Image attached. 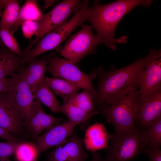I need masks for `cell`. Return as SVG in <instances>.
Instances as JSON below:
<instances>
[{
  "mask_svg": "<svg viewBox=\"0 0 161 161\" xmlns=\"http://www.w3.org/2000/svg\"><path fill=\"white\" fill-rule=\"evenodd\" d=\"M151 49L143 58H140L123 68L116 69L112 66L109 70H104L101 67L93 70L98 78L97 95L94 100L100 106L110 104L127 94L132 89L138 87V77L158 52Z\"/></svg>",
  "mask_w": 161,
  "mask_h": 161,
  "instance_id": "obj_1",
  "label": "cell"
},
{
  "mask_svg": "<svg viewBox=\"0 0 161 161\" xmlns=\"http://www.w3.org/2000/svg\"><path fill=\"white\" fill-rule=\"evenodd\" d=\"M99 1H94L92 7H88L84 13L85 20L89 21L102 38L116 46V43L127 42V37H115L116 27L119 21L126 14L136 7L150 5L151 0H121L101 5Z\"/></svg>",
  "mask_w": 161,
  "mask_h": 161,
  "instance_id": "obj_2",
  "label": "cell"
},
{
  "mask_svg": "<svg viewBox=\"0 0 161 161\" xmlns=\"http://www.w3.org/2000/svg\"><path fill=\"white\" fill-rule=\"evenodd\" d=\"M105 149V161H130L137 157L148 144L145 130L135 128L110 135Z\"/></svg>",
  "mask_w": 161,
  "mask_h": 161,
  "instance_id": "obj_3",
  "label": "cell"
},
{
  "mask_svg": "<svg viewBox=\"0 0 161 161\" xmlns=\"http://www.w3.org/2000/svg\"><path fill=\"white\" fill-rule=\"evenodd\" d=\"M138 88L132 89L110 104L99 106L106 122L113 125L116 132L135 128Z\"/></svg>",
  "mask_w": 161,
  "mask_h": 161,
  "instance_id": "obj_4",
  "label": "cell"
},
{
  "mask_svg": "<svg viewBox=\"0 0 161 161\" xmlns=\"http://www.w3.org/2000/svg\"><path fill=\"white\" fill-rule=\"evenodd\" d=\"M81 29L72 35L66 42L61 51V55L74 64H77L86 56L95 53L99 44L115 50L116 47L109 41L94 34L91 25L81 24Z\"/></svg>",
  "mask_w": 161,
  "mask_h": 161,
  "instance_id": "obj_5",
  "label": "cell"
},
{
  "mask_svg": "<svg viewBox=\"0 0 161 161\" xmlns=\"http://www.w3.org/2000/svg\"><path fill=\"white\" fill-rule=\"evenodd\" d=\"M84 4V0H64L48 13L43 14L38 22L39 27L35 35L36 37L30 43L25 50L28 51L31 49L44 36L65 24L69 16L81 7Z\"/></svg>",
  "mask_w": 161,
  "mask_h": 161,
  "instance_id": "obj_6",
  "label": "cell"
},
{
  "mask_svg": "<svg viewBox=\"0 0 161 161\" xmlns=\"http://www.w3.org/2000/svg\"><path fill=\"white\" fill-rule=\"evenodd\" d=\"M46 71L55 77L61 78L81 89L89 91L93 95L94 100L96 98L97 92L92 82L93 79L96 78L93 70L89 75H87L70 61L54 55L50 59Z\"/></svg>",
  "mask_w": 161,
  "mask_h": 161,
  "instance_id": "obj_7",
  "label": "cell"
},
{
  "mask_svg": "<svg viewBox=\"0 0 161 161\" xmlns=\"http://www.w3.org/2000/svg\"><path fill=\"white\" fill-rule=\"evenodd\" d=\"M0 126L17 137L29 134L23 115L6 91L0 93Z\"/></svg>",
  "mask_w": 161,
  "mask_h": 161,
  "instance_id": "obj_8",
  "label": "cell"
},
{
  "mask_svg": "<svg viewBox=\"0 0 161 161\" xmlns=\"http://www.w3.org/2000/svg\"><path fill=\"white\" fill-rule=\"evenodd\" d=\"M83 138L76 133L47 154L46 161H86L89 157L84 149Z\"/></svg>",
  "mask_w": 161,
  "mask_h": 161,
  "instance_id": "obj_9",
  "label": "cell"
},
{
  "mask_svg": "<svg viewBox=\"0 0 161 161\" xmlns=\"http://www.w3.org/2000/svg\"><path fill=\"white\" fill-rule=\"evenodd\" d=\"M138 96L153 93L161 89L160 50L146 64L138 77Z\"/></svg>",
  "mask_w": 161,
  "mask_h": 161,
  "instance_id": "obj_10",
  "label": "cell"
},
{
  "mask_svg": "<svg viewBox=\"0 0 161 161\" xmlns=\"http://www.w3.org/2000/svg\"><path fill=\"white\" fill-rule=\"evenodd\" d=\"M79 123L66 120L60 124L55 125L46 129L42 135L35 139V143L38 155L49 148L57 146L71 136L74 128Z\"/></svg>",
  "mask_w": 161,
  "mask_h": 161,
  "instance_id": "obj_11",
  "label": "cell"
},
{
  "mask_svg": "<svg viewBox=\"0 0 161 161\" xmlns=\"http://www.w3.org/2000/svg\"><path fill=\"white\" fill-rule=\"evenodd\" d=\"M161 116V89L143 96H138L136 122L145 128Z\"/></svg>",
  "mask_w": 161,
  "mask_h": 161,
  "instance_id": "obj_12",
  "label": "cell"
},
{
  "mask_svg": "<svg viewBox=\"0 0 161 161\" xmlns=\"http://www.w3.org/2000/svg\"><path fill=\"white\" fill-rule=\"evenodd\" d=\"M17 76L16 80L10 85L6 91L12 97L17 109L23 115L25 124L32 113L35 99L29 84Z\"/></svg>",
  "mask_w": 161,
  "mask_h": 161,
  "instance_id": "obj_13",
  "label": "cell"
},
{
  "mask_svg": "<svg viewBox=\"0 0 161 161\" xmlns=\"http://www.w3.org/2000/svg\"><path fill=\"white\" fill-rule=\"evenodd\" d=\"M55 52L39 59H33L27 62L16 73L17 76L26 81L33 94L38 85L45 79L47 66Z\"/></svg>",
  "mask_w": 161,
  "mask_h": 161,
  "instance_id": "obj_14",
  "label": "cell"
},
{
  "mask_svg": "<svg viewBox=\"0 0 161 161\" xmlns=\"http://www.w3.org/2000/svg\"><path fill=\"white\" fill-rule=\"evenodd\" d=\"M31 116L25 125L30 135L35 139L41 132L51 126L64 120L46 114L42 103L36 99Z\"/></svg>",
  "mask_w": 161,
  "mask_h": 161,
  "instance_id": "obj_15",
  "label": "cell"
},
{
  "mask_svg": "<svg viewBox=\"0 0 161 161\" xmlns=\"http://www.w3.org/2000/svg\"><path fill=\"white\" fill-rule=\"evenodd\" d=\"M110 137L103 123L96 122L88 127L83 138L84 145L87 150L93 152L105 149Z\"/></svg>",
  "mask_w": 161,
  "mask_h": 161,
  "instance_id": "obj_16",
  "label": "cell"
},
{
  "mask_svg": "<svg viewBox=\"0 0 161 161\" xmlns=\"http://www.w3.org/2000/svg\"><path fill=\"white\" fill-rule=\"evenodd\" d=\"M21 67L19 56L6 47L0 49V80L13 77Z\"/></svg>",
  "mask_w": 161,
  "mask_h": 161,
  "instance_id": "obj_17",
  "label": "cell"
},
{
  "mask_svg": "<svg viewBox=\"0 0 161 161\" xmlns=\"http://www.w3.org/2000/svg\"><path fill=\"white\" fill-rule=\"evenodd\" d=\"M99 108L93 112L88 113L73 104L67 101H64L61 106V112L64 113L68 120L74 123H82L81 129L85 131L88 127L91 118L98 114Z\"/></svg>",
  "mask_w": 161,
  "mask_h": 161,
  "instance_id": "obj_18",
  "label": "cell"
},
{
  "mask_svg": "<svg viewBox=\"0 0 161 161\" xmlns=\"http://www.w3.org/2000/svg\"><path fill=\"white\" fill-rule=\"evenodd\" d=\"M43 14L38 6L37 1L27 0L20 7L17 20L8 30L13 34L23 22L27 21L38 22Z\"/></svg>",
  "mask_w": 161,
  "mask_h": 161,
  "instance_id": "obj_19",
  "label": "cell"
},
{
  "mask_svg": "<svg viewBox=\"0 0 161 161\" xmlns=\"http://www.w3.org/2000/svg\"><path fill=\"white\" fill-rule=\"evenodd\" d=\"M45 81L56 95L61 97L64 101H67L70 97L78 93L80 87L62 78L57 77L45 78Z\"/></svg>",
  "mask_w": 161,
  "mask_h": 161,
  "instance_id": "obj_20",
  "label": "cell"
},
{
  "mask_svg": "<svg viewBox=\"0 0 161 161\" xmlns=\"http://www.w3.org/2000/svg\"><path fill=\"white\" fill-rule=\"evenodd\" d=\"M33 95L34 99L39 100L52 112H61V106L44 80L38 86Z\"/></svg>",
  "mask_w": 161,
  "mask_h": 161,
  "instance_id": "obj_21",
  "label": "cell"
},
{
  "mask_svg": "<svg viewBox=\"0 0 161 161\" xmlns=\"http://www.w3.org/2000/svg\"><path fill=\"white\" fill-rule=\"evenodd\" d=\"M94 100L92 94L84 90L70 97L67 101L88 113H91L95 110Z\"/></svg>",
  "mask_w": 161,
  "mask_h": 161,
  "instance_id": "obj_22",
  "label": "cell"
},
{
  "mask_svg": "<svg viewBox=\"0 0 161 161\" xmlns=\"http://www.w3.org/2000/svg\"><path fill=\"white\" fill-rule=\"evenodd\" d=\"M14 155L17 161H37L38 156L35 143L25 140L19 143Z\"/></svg>",
  "mask_w": 161,
  "mask_h": 161,
  "instance_id": "obj_23",
  "label": "cell"
},
{
  "mask_svg": "<svg viewBox=\"0 0 161 161\" xmlns=\"http://www.w3.org/2000/svg\"><path fill=\"white\" fill-rule=\"evenodd\" d=\"M20 7L16 0H6L5 7L2 12L1 21L4 27L8 30L17 20Z\"/></svg>",
  "mask_w": 161,
  "mask_h": 161,
  "instance_id": "obj_24",
  "label": "cell"
},
{
  "mask_svg": "<svg viewBox=\"0 0 161 161\" xmlns=\"http://www.w3.org/2000/svg\"><path fill=\"white\" fill-rule=\"evenodd\" d=\"M148 145L160 147L161 145V116L151 123L145 130Z\"/></svg>",
  "mask_w": 161,
  "mask_h": 161,
  "instance_id": "obj_25",
  "label": "cell"
},
{
  "mask_svg": "<svg viewBox=\"0 0 161 161\" xmlns=\"http://www.w3.org/2000/svg\"><path fill=\"white\" fill-rule=\"evenodd\" d=\"M0 38L5 47L18 56L22 53L16 39L9 31L3 26L0 20Z\"/></svg>",
  "mask_w": 161,
  "mask_h": 161,
  "instance_id": "obj_26",
  "label": "cell"
},
{
  "mask_svg": "<svg viewBox=\"0 0 161 161\" xmlns=\"http://www.w3.org/2000/svg\"><path fill=\"white\" fill-rule=\"evenodd\" d=\"M20 143H14L9 141L0 142V159L9 158L12 155H14L18 145Z\"/></svg>",
  "mask_w": 161,
  "mask_h": 161,
  "instance_id": "obj_27",
  "label": "cell"
},
{
  "mask_svg": "<svg viewBox=\"0 0 161 161\" xmlns=\"http://www.w3.org/2000/svg\"><path fill=\"white\" fill-rule=\"evenodd\" d=\"M21 25L24 36L29 39L34 35H35L39 27L38 22L32 21H26L23 22Z\"/></svg>",
  "mask_w": 161,
  "mask_h": 161,
  "instance_id": "obj_28",
  "label": "cell"
},
{
  "mask_svg": "<svg viewBox=\"0 0 161 161\" xmlns=\"http://www.w3.org/2000/svg\"><path fill=\"white\" fill-rule=\"evenodd\" d=\"M143 152L147 155L149 161H161L160 147L153 146L148 145L144 148Z\"/></svg>",
  "mask_w": 161,
  "mask_h": 161,
  "instance_id": "obj_29",
  "label": "cell"
},
{
  "mask_svg": "<svg viewBox=\"0 0 161 161\" xmlns=\"http://www.w3.org/2000/svg\"><path fill=\"white\" fill-rule=\"evenodd\" d=\"M0 138L7 141L14 143H19L23 140L21 138L16 137L5 130L0 126Z\"/></svg>",
  "mask_w": 161,
  "mask_h": 161,
  "instance_id": "obj_30",
  "label": "cell"
},
{
  "mask_svg": "<svg viewBox=\"0 0 161 161\" xmlns=\"http://www.w3.org/2000/svg\"><path fill=\"white\" fill-rule=\"evenodd\" d=\"M17 78L16 75L13 77L0 80V93L6 91L10 85L16 80Z\"/></svg>",
  "mask_w": 161,
  "mask_h": 161,
  "instance_id": "obj_31",
  "label": "cell"
},
{
  "mask_svg": "<svg viewBox=\"0 0 161 161\" xmlns=\"http://www.w3.org/2000/svg\"><path fill=\"white\" fill-rule=\"evenodd\" d=\"M90 161H105L100 153L97 151L92 152V157Z\"/></svg>",
  "mask_w": 161,
  "mask_h": 161,
  "instance_id": "obj_32",
  "label": "cell"
},
{
  "mask_svg": "<svg viewBox=\"0 0 161 161\" xmlns=\"http://www.w3.org/2000/svg\"><path fill=\"white\" fill-rule=\"evenodd\" d=\"M6 0H0V16L1 15V11L5 7L6 4ZM6 47L2 42L0 38V49L2 48Z\"/></svg>",
  "mask_w": 161,
  "mask_h": 161,
  "instance_id": "obj_33",
  "label": "cell"
},
{
  "mask_svg": "<svg viewBox=\"0 0 161 161\" xmlns=\"http://www.w3.org/2000/svg\"><path fill=\"white\" fill-rule=\"evenodd\" d=\"M54 0H44L45 4L44 7L45 8H48L49 7L54 4Z\"/></svg>",
  "mask_w": 161,
  "mask_h": 161,
  "instance_id": "obj_34",
  "label": "cell"
},
{
  "mask_svg": "<svg viewBox=\"0 0 161 161\" xmlns=\"http://www.w3.org/2000/svg\"><path fill=\"white\" fill-rule=\"evenodd\" d=\"M0 161H11L9 158H3L0 159Z\"/></svg>",
  "mask_w": 161,
  "mask_h": 161,
  "instance_id": "obj_35",
  "label": "cell"
}]
</instances>
